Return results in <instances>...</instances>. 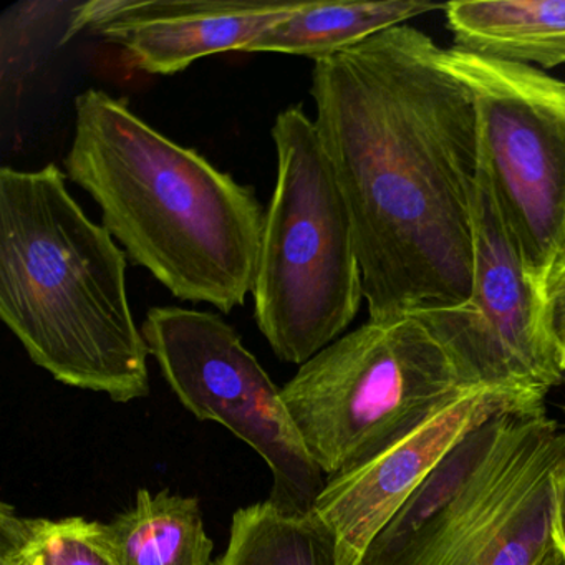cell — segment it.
<instances>
[{
	"instance_id": "cell-20",
	"label": "cell",
	"mask_w": 565,
	"mask_h": 565,
	"mask_svg": "<svg viewBox=\"0 0 565 565\" xmlns=\"http://www.w3.org/2000/svg\"><path fill=\"white\" fill-rule=\"evenodd\" d=\"M537 565H565L564 558L558 554L557 548L552 547L541 561L537 562Z\"/></svg>"
},
{
	"instance_id": "cell-17",
	"label": "cell",
	"mask_w": 565,
	"mask_h": 565,
	"mask_svg": "<svg viewBox=\"0 0 565 565\" xmlns=\"http://www.w3.org/2000/svg\"><path fill=\"white\" fill-rule=\"evenodd\" d=\"M542 303L545 330L565 372V263L545 277L542 284Z\"/></svg>"
},
{
	"instance_id": "cell-21",
	"label": "cell",
	"mask_w": 565,
	"mask_h": 565,
	"mask_svg": "<svg viewBox=\"0 0 565 565\" xmlns=\"http://www.w3.org/2000/svg\"><path fill=\"white\" fill-rule=\"evenodd\" d=\"M564 263H565V256H564V260H562V263H561V264H564ZM561 264H558V266H561Z\"/></svg>"
},
{
	"instance_id": "cell-16",
	"label": "cell",
	"mask_w": 565,
	"mask_h": 565,
	"mask_svg": "<svg viewBox=\"0 0 565 565\" xmlns=\"http://www.w3.org/2000/svg\"><path fill=\"white\" fill-rule=\"evenodd\" d=\"M0 539L19 545L44 565H120L105 539L104 522L84 518H25L4 502L0 505Z\"/></svg>"
},
{
	"instance_id": "cell-10",
	"label": "cell",
	"mask_w": 565,
	"mask_h": 565,
	"mask_svg": "<svg viewBox=\"0 0 565 565\" xmlns=\"http://www.w3.org/2000/svg\"><path fill=\"white\" fill-rule=\"evenodd\" d=\"M534 393L475 388L349 471L327 478L312 514L335 544V565H360L373 539L482 423Z\"/></svg>"
},
{
	"instance_id": "cell-2",
	"label": "cell",
	"mask_w": 565,
	"mask_h": 565,
	"mask_svg": "<svg viewBox=\"0 0 565 565\" xmlns=\"http://www.w3.org/2000/svg\"><path fill=\"white\" fill-rule=\"evenodd\" d=\"M64 164L102 226L177 299L223 313L244 306L266 220L254 190L98 88L75 97Z\"/></svg>"
},
{
	"instance_id": "cell-9",
	"label": "cell",
	"mask_w": 565,
	"mask_h": 565,
	"mask_svg": "<svg viewBox=\"0 0 565 565\" xmlns=\"http://www.w3.org/2000/svg\"><path fill=\"white\" fill-rule=\"evenodd\" d=\"M471 296L456 309L416 313L476 388L544 396L565 372L544 323L542 289L509 231L484 163L475 194Z\"/></svg>"
},
{
	"instance_id": "cell-1",
	"label": "cell",
	"mask_w": 565,
	"mask_h": 565,
	"mask_svg": "<svg viewBox=\"0 0 565 565\" xmlns=\"http://www.w3.org/2000/svg\"><path fill=\"white\" fill-rule=\"evenodd\" d=\"M445 49L409 25L313 62L317 134L349 207L370 320L471 296L478 114Z\"/></svg>"
},
{
	"instance_id": "cell-15",
	"label": "cell",
	"mask_w": 565,
	"mask_h": 565,
	"mask_svg": "<svg viewBox=\"0 0 565 565\" xmlns=\"http://www.w3.org/2000/svg\"><path fill=\"white\" fill-rule=\"evenodd\" d=\"M213 565H335V544L312 511L267 499L234 512L226 551Z\"/></svg>"
},
{
	"instance_id": "cell-12",
	"label": "cell",
	"mask_w": 565,
	"mask_h": 565,
	"mask_svg": "<svg viewBox=\"0 0 565 565\" xmlns=\"http://www.w3.org/2000/svg\"><path fill=\"white\" fill-rule=\"evenodd\" d=\"M455 49L555 68L565 65V0H479L446 4Z\"/></svg>"
},
{
	"instance_id": "cell-18",
	"label": "cell",
	"mask_w": 565,
	"mask_h": 565,
	"mask_svg": "<svg viewBox=\"0 0 565 565\" xmlns=\"http://www.w3.org/2000/svg\"><path fill=\"white\" fill-rule=\"evenodd\" d=\"M552 541L565 562V461L555 478L554 518H552Z\"/></svg>"
},
{
	"instance_id": "cell-6",
	"label": "cell",
	"mask_w": 565,
	"mask_h": 565,
	"mask_svg": "<svg viewBox=\"0 0 565 565\" xmlns=\"http://www.w3.org/2000/svg\"><path fill=\"white\" fill-rule=\"evenodd\" d=\"M475 388L428 327L403 316L343 333L280 396L307 451L333 478Z\"/></svg>"
},
{
	"instance_id": "cell-13",
	"label": "cell",
	"mask_w": 565,
	"mask_h": 565,
	"mask_svg": "<svg viewBox=\"0 0 565 565\" xmlns=\"http://www.w3.org/2000/svg\"><path fill=\"white\" fill-rule=\"evenodd\" d=\"M446 4L423 0L327 2L306 0L244 49V54H284L322 61L360 42L405 25L409 19L445 11Z\"/></svg>"
},
{
	"instance_id": "cell-5",
	"label": "cell",
	"mask_w": 565,
	"mask_h": 565,
	"mask_svg": "<svg viewBox=\"0 0 565 565\" xmlns=\"http://www.w3.org/2000/svg\"><path fill=\"white\" fill-rule=\"evenodd\" d=\"M277 174L254 279V319L277 359L302 366L343 335L363 280L349 207L312 118L284 108Z\"/></svg>"
},
{
	"instance_id": "cell-19",
	"label": "cell",
	"mask_w": 565,
	"mask_h": 565,
	"mask_svg": "<svg viewBox=\"0 0 565 565\" xmlns=\"http://www.w3.org/2000/svg\"><path fill=\"white\" fill-rule=\"evenodd\" d=\"M0 565H44V562L19 545L0 539Z\"/></svg>"
},
{
	"instance_id": "cell-8",
	"label": "cell",
	"mask_w": 565,
	"mask_h": 565,
	"mask_svg": "<svg viewBox=\"0 0 565 565\" xmlns=\"http://www.w3.org/2000/svg\"><path fill=\"white\" fill-rule=\"evenodd\" d=\"M141 332L181 405L200 422L220 423L267 462L274 479L269 501L312 511L326 475L239 333L216 313L174 306L148 310Z\"/></svg>"
},
{
	"instance_id": "cell-11",
	"label": "cell",
	"mask_w": 565,
	"mask_h": 565,
	"mask_svg": "<svg viewBox=\"0 0 565 565\" xmlns=\"http://www.w3.org/2000/svg\"><path fill=\"white\" fill-rule=\"evenodd\" d=\"M306 0H92L71 14L62 44L84 31L117 45L128 64L173 75L211 55L243 52Z\"/></svg>"
},
{
	"instance_id": "cell-3",
	"label": "cell",
	"mask_w": 565,
	"mask_h": 565,
	"mask_svg": "<svg viewBox=\"0 0 565 565\" xmlns=\"http://www.w3.org/2000/svg\"><path fill=\"white\" fill-rule=\"evenodd\" d=\"M57 164L0 170V319L57 382L115 403L150 395L127 256L74 200Z\"/></svg>"
},
{
	"instance_id": "cell-4",
	"label": "cell",
	"mask_w": 565,
	"mask_h": 565,
	"mask_svg": "<svg viewBox=\"0 0 565 565\" xmlns=\"http://www.w3.org/2000/svg\"><path fill=\"white\" fill-rule=\"evenodd\" d=\"M565 428L544 398L469 433L366 548L360 565H537L554 547Z\"/></svg>"
},
{
	"instance_id": "cell-14",
	"label": "cell",
	"mask_w": 565,
	"mask_h": 565,
	"mask_svg": "<svg viewBox=\"0 0 565 565\" xmlns=\"http://www.w3.org/2000/svg\"><path fill=\"white\" fill-rule=\"evenodd\" d=\"M104 532L120 565H213L200 499L190 495L140 489Z\"/></svg>"
},
{
	"instance_id": "cell-7",
	"label": "cell",
	"mask_w": 565,
	"mask_h": 565,
	"mask_svg": "<svg viewBox=\"0 0 565 565\" xmlns=\"http://www.w3.org/2000/svg\"><path fill=\"white\" fill-rule=\"evenodd\" d=\"M443 55L475 98L482 163L542 289L565 256V82L455 47Z\"/></svg>"
}]
</instances>
